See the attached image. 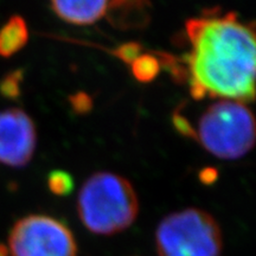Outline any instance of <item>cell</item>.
<instances>
[{
    "instance_id": "6da1fadb",
    "label": "cell",
    "mask_w": 256,
    "mask_h": 256,
    "mask_svg": "<svg viewBox=\"0 0 256 256\" xmlns=\"http://www.w3.org/2000/svg\"><path fill=\"white\" fill-rule=\"evenodd\" d=\"M191 96L244 104L255 96V32L236 12L209 11L185 24Z\"/></svg>"
},
{
    "instance_id": "7a4b0ae2",
    "label": "cell",
    "mask_w": 256,
    "mask_h": 256,
    "mask_svg": "<svg viewBox=\"0 0 256 256\" xmlns=\"http://www.w3.org/2000/svg\"><path fill=\"white\" fill-rule=\"evenodd\" d=\"M139 200L133 185L113 172H96L80 190L78 214L83 226L98 235H113L134 223Z\"/></svg>"
},
{
    "instance_id": "3957f363",
    "label": "cell",
    "mask_w": 256,
    "mask_h": 256,
    "mask_svg": "<svg viewBox=\"0 0 256 256\" xmlns=\"http://www.w3.org/2000/svg\"><path fill=\"white\" fill-rule=\"evenodd\" d=\"M192 139L220 159L242 158L255 142L252 110L244 102L220 98L202 113Z\"/></svg>"
},
{
    "instance_id": "277c9868",
    "label": "cell",
    "mask_w": 256,
    "mask_h": 256,
    "mask_svg": "<svg viewBox=\"0 0 256 256\" xmlns=\"http://www.w3.org/2000/svg\"><path fill=\"white\" fill-rule=\"evenodd\" d=\"M156 243L159 256H220L223 236L210 214L188 208L160 222Z\"/></svg>"
},
{
    "instance_id": "5b68a950",
    "label": "cell",
    "mask_w": 256,
    "mask_h": 256,
    "mask_svg": "<svg viewBox=\"0 0 256 256\" xmlns=\"http://www.w3.org/2000/svg\"><path fill=\"white\" fill-rule=\"evenodd\" d=\"M11 256H76L72 232L58 220L30 215L19 220L10 232Z\"/></svg>"
},
{
    "instance_id": "8992f818",
    "label": "cell",
    "mask_w": 256,
    "mask_h": 256,
    "mask_svg": "<svg viewBox=\"0 0 256 256\" xmlns=\"http://www.w3.org/2000/svg\"><path fill=\"white\" fill-rule=\"evenodd\" d=\"M36 146V126L24 110L0 112V164L23 168L31 162Z\"/></svg>"
},
{
    "instance_id": "52a82bcc",
    "label": "cell",
    "mask_w": 256,
    "mask_h": 256,
    "mask_svg": "<svg viewBox=\"0 0 256 256\" xmlns=\"http://www.w3.org/2000/svg\"><path fill=\"white\" fill-rule=\"evenodd\" d=\"M106 17L118 30H140L151 22V0H110Z\"/></svg>"
},
{
    "instance_id": "ba28073f",
    "label": "cell",
    "mask_w": 256,
    "mask_h": 256,
    "mask_svg": "<svg viewBox=\"0 0 256 256\" xmlns=\"http://www.w3.org/2000/svg\"><path fill=\"white\" fill-rule=\"evenodd\" d=\"M110 0H50L55 14L72 25H92L106 17Z\"/></svg>"
},
{
    "instance_id": "9c48e42d",
    "label": "cell",
    "mask_w": 256,
    "mask_h": 256,
    "mask_svg": "<svg viewBox=\"0 0 256 256\" xmlns=\"http://www.w3.org/2000/svg\"><path fill=\"white\" fill-rule=\"evenodd\" d=\"M28 42V28L25 19L12 16L0 28V57L8 58L19 52Z\"/></svg>"
},
{
    "instance_id": "30bf717a",
    "label": "cell",
    "mask_w": 256,
    "mask_h": 256,
    "mask_svg": "<svg viewBox=\"0 0 256 256\" xmlns=\"http://www.w3.org/2000/svg\"><path fill=\"white\" fill-rule=\"evenodd\" d=\"M132 74L139 82H152L162 70V60L150 54H142L130 64Z\"/></svg>"
},
{
    "instance_id": "8fae6325",
    "label": "cell",
    "mask_w": 256,
    "mask_h": 256,
    "mask_svg": "<svg viewBox=\"0 0 256 256\" xmlns=\"http://www.w3.org/2000/svg\"><path fill=\"white\" fill-rule=\"evenodd\" d=\"M23 70L10 72L0 80V95L8 100H17L22 94Z\"/></svg>"
},
{
    "instance_id": "7c38bea8",
    "label": "cell",
    "mask_w": 256,
    "mask_h": 256,
    "mask_svg": "<svg viewBox=\"0 0 256 256\" xmlns=\"http://www.w3.org/2000/svg\"><path fill=\"white\" fill-rule=\"evenodd\" d=\"M48 188L56 196H66L74 188V179L66 171H54L48 177Z\"/></svg>"
},
{
    "instance_id": "4fadbf2b",
    "label": "cell",
    "mask_w": 256,
    "mask_h": 256,
    "mask_svg": "<svg viewBox=\"0 0 256 256\" xmlns=\"http://www.w3.org/2000/svg\"><path fill=\"white\" fill-rule=\"evenodd\" d=\"M144 48L136 42H128L114 50V55L127 64H132L142 54Z\"/></svg>"
},
{
    "instance_id": "5bb4252c",
    "label": "cell",
    "mask_w": 256,
    "mask_h": 256,
    "mask_svg": "<svg viewBox=\"0 0 256 256\" xmlns=\"http://www.w3.org/2000/svg\"><path fill=\"white\" fill-rule=\"evenodd\" d=\"M70 104L78 114H86L92 108V100L86 92H76L70 96Z\"/></svg>"
},
{
    "instance_id": "9a60e30c",
    "label": "cell",
    "mask_w": 256,
    "mask_h": 256,
    "mask_svg": "<svg viewBox=\"0 0 256 256\" xmlns=\"http://www.w3.org/2000/svg\"><path fill=\"white\" fill-rule=\"evenodd\" d=\"M218 178V172L214 168H206L200 171V183L206 185L214 184Z\"/></svg>"
},
{
    "instance_id": "2e32d148",
    "label": "cell",
    "mask_w": 256,
    "mask_h": 256,
    "mask_svg": "<svg viewBox=\"0 0 256 256\" xmlns=\"http://www.w3.org/2000/svg\"><path fill=\"white\" fill-rule=\"evenodd\" d=\"M0 256H10L8 247H6L2 243H0Z\"/></svg>"
}]
</instances>
